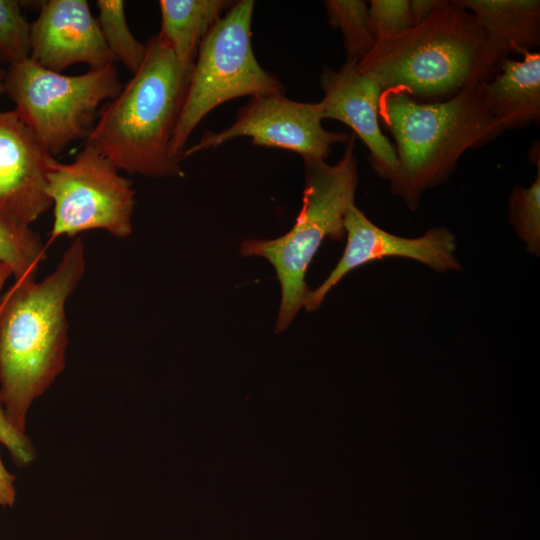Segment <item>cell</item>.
Instances as JSON below:
<instances>
[{
    "mask_svg": "<svg viewBox=\"0 0 540 540\" xmlns=\"http://www.w3.org/2000/svg\"><path fill=\"white\" fill-rule=\"evenodd\" d=\"M369 20L376 42L397 36L412 27L410 1L372 0Z\"/></svg>",
    "mask_w": 540,
    "mask_h": 540,
    "instance_id": "cell-22",
    "label": "cell"
},
{
    "mask_svg": "<svg viewBox=\"0 0 540 540\" xmlns=\"http://www.w3.org/2000/svg\"><path fill=\"white\" fill-rule=\"evenodd\" d=\"M123 84L114 63L80 75L48 70L29 57L8 65L4 93L53 157L87 139L100 105Z\"/></svg>",
    "mask_w": 540,
    "mask_h": 540,
    "instance_id": "cell-7",
    "label": "cell"
},
{
    "mask_svg": "<svg viewBox=\"0 0 540 540\" xmlns=\"http://www.w3.org/2000/svg\"><path fill=\"white\" fill-rule=\"evenodd\" d=\"M193 66L180 63L159 34L152 35L140 68L101 106L85 142L129 174L182 177L170 145Z\"/></svg>",
    "mask_w": 540,
    "mask_h": 540,
    "instance_id": "cell-2",
    "label": "cell"
},
{
    "mask_svg": "<svg viewBox=\"0 0 540 540\" xmlns=\"http://www.w3.org/2000/svg\"><path fill=\"white\" fill-rule=\"evenodd\" d=\"M323 120L319 102L294 101L284 94L251 97L238 109L230 127L205 132L198 143L184 150L182 160L241 136L250 137L255 146L296 152L303 160H326L331 146L347 143L351 135L326 130Z\"/></svg>",
    "mask_w": 540,
    "mask_h": 540,
    "instance_id": "cell-9",
    "label": "cell"
},
{
    "mask_svg": "<svg viewBox=\"0 0 540 540\" xmlns=\"http://www.w3.org/2000/svg\"><path fill=\"white\" fill-rule=\"evenodd\" d=\"M0 443L9 451L16 465L24 467L29 465L35 458V450L31 441L18 432L8 420L2 402L0 400Z\"/></svg>",
    "mask_w": 540,
    "mask_h": 540,
    "instance_id": "cell-23",
    "label": "cell"
},
{
    "mask_svg": "<svg viewBox=\"0 0 540 540\" xmlns=\"http://www.w3.org/2000/svg\"><path fill=\"white\" fill-rule=\"evenodd\" d=\"M457 1L474 16L500 61L539 46V0Z\"/></svg>",
    "mask_w": 540,
    "mask_h": 540,
    "instance_id": "cell-15",
    "label": "cell"
},
{
    "mask_svg": "<svg viewBox=\"0 0 540 540\" xmlns=\"http://www.w3.org/2000/svg\"><path fill=\"white\" fill-rule=\"evenodd\" d=\"M15 476L8 472L0 457V505L12 507L16 491L14 486Z\"/></svg>",
    "mask_w": 540,
    "mask_h": 540,
    "instance_id": "cell-24",
    "label": "cell"
},
{
    "mask_svg": "<svg viewBox=\"0 0 540 540\" xmlns=\"http://www.w3.org/2000/svg\"><path fill=\"white\" fill-rule=\"evenodd\" d=\"M483 84L432 103L399 90L382 92L379 116L394 138L398 162L391 187L411 210L425 190L447 181L466 151L505 131L485 99Z\"/></svg>",
    "mask_w": 540,
    "mask_h": 540,
    "instance_id": "cell-4",
    "label": "cell"
},
{
    "mask_svg": "<svg viewBox=\"0 0 540 540\" xmlns=\"http://www.w3.org/2000/svg\"><path fill=\"white\" fill-rule=\"evenodd\" d=\"M53 158L15 110L0 112V218L30 228L52 207L46 187Z\"/></svg>",
    "mask_w": 540,
    "mask_h": 540,
    "instance_id": "cell-11",
    "label": "cell"
},
{
    "mask_svg": "<svg viewBox=\"0 0 540 540\" xmlns=\"http://www.w3.org/2000/svg\"><path fill=\"white\" fill-rule=\"evenodd\" d=\"M355 139L351 134L342 158L334 165L304 159L302 206L290 231L276 239H250L241 244L243 256L263 257L276 270L282 292L276 333L285 330L303 306L308 292L306 271L323 240L345 236L344 217L355 205L358 185Z\"/></svg>",
    "mask_w": 540,
    "mask_h": 540,
    "instance_id": "cell-5",
    "label": "cell"
},
{
    "mask_svg": "<svg viewBox=\"0 0 540 540\" xmlns=\"http://www.w3.org/2000/svg\"><path fill=\"white\" fill-rule=\"evenodd\" d=\"M235 1L160 0L161 39L177 60L193 66L204 38Z\"/></svg>",
    "mask_w": 540,
    "mask_h": 540,
    "instance_id": "cell-16",
    "label": "cell"
},
{
    "mask_svg": "<svg viewBox=\"0 0 540 540\" xmlns=\"http://www.w3.org/2000/svg\"><path fill=\"white\" fill-rule=\"evenodd\" d=\"M30 23L15 0H0V62L8 65L29 57Z\"/></svg>",
    "mask_w": 540,
    "mask_h": 540,
    "instance_id": "cell-21",
    "label": "cell"
},
{
    "mask_svg": "<svg viewBox=\"0 0 540 540\" xmlns=\"http://www.w3.org/2000/svg\"><path fill=\"white\" fill-rule=\"evenodd\" d=\"M29 58L58 73L77 63L92 70L115 63L86 0L42 2L30 24Z\"/></svg>",
    "mask_w": 540,
    "mask_h": 540,
    "instance_id": "cell-12",
    "label": "cell"
},
{
    "mask_svg": "<svg viewBox=\"0 0 540 540\" xmlns=\"http://www.w3.org/2000/svg\"><path fill=\"white\" fill-rule=\"evenodd\" d=\"M344 230L347 242L342 257L324 282L305 296L303 306L308 312L318 309L347 273L385 257L411 258L438 272L461 269L455 257L456 238L447 228L435 227L420 237L405 238L381 229L353 205L345 214Z\"/></svg>",
    "mask_w": 540,
    "mask_h": 540,
    "instance_id": "cell-10",
    "label": "cell"
},
{
    "mask_svg": "<svg viewBox=\"0 0 540 540\" xmlns=\"http://www.w3.org/2000/svg\"><path fill=\"white\" fill-rule=\"evenodd\" d=\"M253 0L235 1L204 38L192 69L170 156L181 162L201 120L219 105L242 96L284 94L279 78L262 68L251 45Z\"/></svg>",
    "mask_w": 540,
    "mask_h": 540,
    "instance_id": "cell-6",
    "label": "cell"
},
{
    "mask_svg": "<svg viewBox=\"0 0 540 540\" xmlns=\"http://www.w3.org/2000/svg\"><path fill=\"white\" fill-rule=\"evenodd\" d=\"M119 171L88 142L72 162L61 163L53 158L46 187L54 212L50 239L73 237L89 230L128 237L136 192L132 181Z\"/></svg>",
    "mask_w": 540,
    "mask_h": 540,
    "instance_id": "cell-8",
    "label": "cell"
},
{
    "mask_svg": "<svg viewBox=\"0 0 540 540\" xmlns=\"http://www.w3.org/2000/svg\"><path fill=\"white\" fill-rule=\"evenodd\" d=\"M97 22L114 62L122 63L133 75L141 66L146 44L139 42L127 24L122 0H97Z\"/></svg>",
    "mask_w": 540,
    "mask_h": 540,
    "instance_id": "cell-17",
    "label": "cell"
},
{
    "mask_svg": "<svg viewBox=\"0 0 540 540\" xmlns=\"http://www.w3.org/2000/svg\"><path fill=\"white\" fill-rule=\"evenodd\" d=\"M4 75L5 71L0 69V94L4 93Z\"/></svg>",
    "mask_w": 540,
    "mask_h": 540,
    "instance_id": "cell-27",
    "label": "cell"
},
{
    "mask_svg": "<svg viewBox=\"0 0 540 540\" xmlns=\"http://www.w3.org/2000/svg\"><path fill=\"white\" fill-rule=\"evenodd\" d=\"M325 8L329 25L342 33L347 60L359 63L376 43L369 4L362 0H327Z\"/></svg>",
    "mask_w": 540,
    "mask_h": 540,
    "instance_id": "cell-18",
    "label": "cell"
},
{
    "mask_svg": "<svg viewBox=\"0 0 540 540\" xmlns=\"http://www.w3.org/2000/svg\"><path fill=\"white\" fill-rule=\"evenodd\" d=\"M509 217L517 236L527 247V252L540 253V160L537 175L529 187L517 186L509 198Z\"/></svg>",
    "mask_w": 540,
    "mask_h": 540,
    "instance_id": "cell-20",
    "label": "cell"
},
{
    "mask_svg": "<svg viewBox=\"0 0 540 540\" xmlns=\"http://www.w3.org/2000/svg\"><path fill=\"white\" fill-rule=\"evenodd\" d=\"M12 275L10 267L0 261V293L7 279Z\"/></svg>",
    "mask_w": 540,
    "mask_h": 540,
    "instance_id": "cell-26",
    "label": "cell"
},
{
    "mask_svg": "<svg viewBox=\"0 0 540 540\" xmlns=\"http://www.w3.org/2000/svg\"><path fill=\"white\" fill-rule=\"evenodd\" d=\"M500 62L471 12L457 0H438L426 20L377 41L358 69L382 91L447 100L487 82Z\"/></svg>",
    "mask_w": 540,
    "mask_h": 540,
    "instance_id": "cell-3",
    "label": "cell"
},
{
    "mask_svg": "<svg viewBox=\"0 0 540 540\" xmlns=\"http://www.w3.org/2000/svg\"><path fill=\"white\" fill-rule=\"evenodd\" d=\"M85 270V245L76 238L51 274L39 282L15 281L0 300V400L22 434L32 402L65 368V305Z\"/></svg>",
    "mask_w": 540,
    "mask_h": 540,
    "instance_id": "cell-1",
    "label": "cell"
},
{
    "mask_svg": "<svg viewBox=\"0 0 540 540\" xmlns=\"http://www.w3.org/2000/svg\"><path fill=\"white\" fill-rule=\"evenodd\" d=\"M320 85L324 94L319 101L323 118L349 126L368 148L374 171L392 186L398 162L395 147L380 127V86L359 71L358 63L349 60L337 71L325 67Z\"/></svg>",
    "mask_w": 540,
    "mask_h": 540,
    "instance_id": "cell-13",
    "label": "cell"
},
{
    "mask_svg": "<svg viewBox=\"0 0 540 540\" xmlns=\"http://www.w3.org/2000/svg\"><path fill=\"white\" fill-rule=\"evenodd\" d=\"M504 58L483 84L485 99L504 130L522 128L540 119V53Z\"/></svg>",
    "mask_w": 540,
    "mask_h": 540,
    "instance_id": "cell-14",
    "label": "cell"
},
{
    "mask_svg": "<svg viewBox=\"0 0 540 540\" xmlns=\"http://www.w3.org/2000/svg\"><path fill=\"white\" fill-rule=\"evenodd\" d=\"M46 249L38 233L0 218V261L7 264L15 281L34 280Z\"/></svg>",
    "mask_w": 540,
    "mask_h": 540,
    "instance_id": "cell-19",
    "label": "cell"
},
{
    "mask_svg": "<svg viewBox=\"0 0 540 540\" xmlns=\"http://www.w3.org/2000/svg\"><path fill=\"white\" fill-rule=\"evenodd\" d=\"M438 0H413L410 1V16L412 26L426 20L437 5Z\"/></svg>",
    "mask_w": 540,
    "mask_h": 540,
    "instance_id": "cell-25",
    "label": "cell"
}]
</instances>
